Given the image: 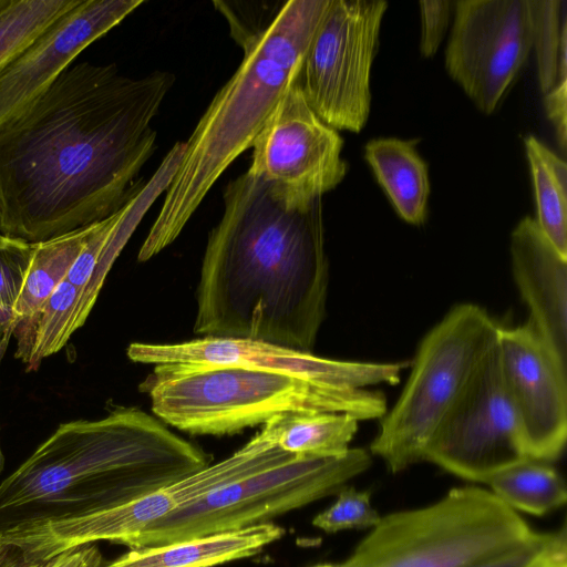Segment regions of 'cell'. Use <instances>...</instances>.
<instances>
[{"mask_svg": "<svg viewBox=\"0 0 567 567\" xmlns=\"http://www.w3.org/2000/svg\"><path fill=\"white\" fill-rule=\"evenodd\" d=\"M496 340L424 456L458 477L484 484L495 473L527 458Z\"/></svg>", "mask_w": 567, "mask_h": 567, "instance_id": "7c38bea8", "label": "cell"}, {"mask_svg": "<svg viewBox=\"0 0 567 567\" xmlns=\"http://www.w3.org/2000/svg\"><path fill=\"white\" fill-rule=\"evenodd\" d=\"M33 244L4 237L0 241V305L12 312L30 264Z\"/></svg>", "mask_w": 567, "mask_h": 567, "instance_id": "83f0119b", "label": "cell"}, {"mask_svg": "<svg viewBox=\"0 0 567 567\" xmlns=\"http://www.w3.org/2000/svg\"><path fill=\"white\" fill-rule=\"evenodd\" d=\"M485 484L511 508L534 515H544L567 498L560 474L545 462L530 458L495 473Z\"/></svg>", "mask_w": 567, "mask_h": 567, "instance_id": "cb8c5ba5", "label": "cell"}, {"mask_svg": "<svg viewBox=\"0 0 567 567\" xmlns=\"http://www.w3.org/2000/svg\"><path fill=\"white\" fill-rule=\"evenodd\" d=\"M454 2L443 1H420L422 18L421 53L431 56L437 51L452 13Z\"/></svg>", "mask_w": 567, "mask_h": 567, "instance_id": "f546056e", "label": "cell"}, {"mask_svg": "<svg viewBox=\"0 0 567 567\" xmlns=\"http://www.w3.org/2000/svg\"><path fill=\"white\" fill-rule=\"evenodd\" d=\"M545 109L553 123L561 152H566L567 143V78L559 80L556 85L545 94Z\"/></svg>", "mask_w": 567, "mask_h": 567, "instance_id": "4dcf8cb0", "label": "cell"}, {"mask_svg": "<svg viewBox=\"0 0 567 567\" xmlns=\"http://www.w3.org/2000/svg\"><path fill=\"white\" fill-rule=\"evenodd\" d=\"M533 16V47L538 79L546 94L567 78V14L565 0H529Z\"/></svg>", "mask_w": 567, "mask_h": 567, "instance_id": "d4e9b609", "label": "cell"}, {"mask_svg": "<svg viewBox=\"0 0 567 567\" xmlns=\"http://www.w3.org/2000/svg\"><path fill=\"white\" fill-rule=\"evenodd\" d=\"M371 465L363 449L328 457H297L206 494L126 539L128 548L159 546L270 523L292 509L337 494Z\"/></svg>", "mask_w": 567, "mask_h": 567, "instance_id": "ba28073f", "label": "cell"}, {"mask_svg": "<svg viewBox=\"0 0 567 567\" xmlns=\"http://www.w3.org/2000/svg\"><path fill=\"white\" fill-rule=\"evenodd\" d=\"M512 270L538 334L566 363L567 257L540 230L535 218L524 217L511 235Z\"/></svg>", "mask_w": 567, "mask_h": 567, "instance_id": "e0dca14e", "label": "cell"}, {"mask_svg": "<svg viewBox=\"0 0 567 567\" xmlns=\"http://www.w3.org/2000/svg\"><path fill=\"white\" fill-rule=\"evenodd\" d=\"M91 226L33 244L30 264L12 308L10 333L18 322L31 316L66 279L86 243Z\"/></svg>", "mask_w": 567, "mask_h": 567, "instance_id": "7402d4cb", "label": "cell"}, {"mask_svg": "<svg viewBox=\"0 0 567 567\" xmlns=\"http://www.w3.org/2000/svg\"><path fill=\"white\" fill-rule=\"evenodd\" d=\"M276 445L297 457L346 453L359 420L346 413H287L267 421Z\"/></svg>", "mask_w": 567, "mask_h": 567, "instance_id": "44dd1931", "label": "cell"}, {"mask_svg": "<svg viewBox=\"0 0 567 567\" xmlns=\"http://www.w3.org/2000/svg\"><path fill=\"white\" fill-rule=\"evenodd\" d=\"M388 3L330 0L298 74L312 111L334 130L359 132L370 113V72Z\"/></svg>", "mask_w": 567, "mask_h": 567, "instance_id": "30bf717a", "label": "cell"}, {"mask_svg": "<svg viewBox=\"0 0 567 567\" xmlns=\"http://www.w3.org/2000/svg\"><path fill=\"white\" fill-rule=\"evenodd\" d=\"M416 144L414 140L374 138L367 143L364 157L400 217L421 225L426 218L430 183Z\"/></svg>", "mask_w": 567, "mask_h": 567, "instance_id": "ffe728a7", "label": "cell"}, {"mask_svg": "<svg viewBox=\"0 0 567 567\" xmlns=\"http://www.w3.org/2000/svg\"><path fill=\"white\" fill-rule=\"evenodd\" d=\"M4 238V236H2V234L0 233V241Z\"/></svg>", "mask_w": 567, "mask_h": 567, "instance_id": "8d00e7d4", "label": "cell"}, {"mask_svg": "<svg viewBox=\"0 0 567 567\" xmlns=\"http://www.w3.org/2000/svg\"><path fill=\"white\" fill-rule=\"evenodd\" d=\"M330 0L280 1L257 30L235 39L244 58L215 94L189 138L143 241L138 261L168 247L215 182L251 147L271 112L298 76L306 51Z\"/></svg>", "mask_w": 567, "mask_h": 567, "instance_id": "277c9868", "label": "cell"}, {"mask_svg": "<svg viewBox=\"0 0 567 567\" xmlns=\"http://www.w3.org/2000/svg\"><path fill=\"white\" fill-rule=\"evenodd\" d=\"M212 460L134 406L61 423L0 483V535L121 506L203 470Z\"/></svg>", "mask_w": 567, "mask_h": 567, "instance_id": "3957f363", "label": "cell"}, {"mask_svg": "<svg viewBox=\"0 0 567 567\" xmlns=\"http://www.w3.org/2000/svg\"><path fill=\"white\" fill-rule=\"evenodd\" d=\"M538 224L551 245L567 257V165L533 135L525 138Z\"/></svg>", "mask_w": 567, "mask_h": 567, "instance_id": "603a6c76", "label": "cell"}, {"mask_svg": "<svg viewBox=\"0 0 567 567\" xmlns=\"http://www.w3.org/2000/svg\"><path fill=\"white\" fill-rule=\"evenodd\" d=\"M143 0H78L0 69V124L43 92Z\"/></svg>", "mask_w": 567, "mask_h": 567, "instance_id": "2e32d148", "label": "cell"}, {"mask_svg": "<svg viewBox=\"0 0 567 567\" xmlns=\"http://www.w3.org/2000/svg\"><path fill=\"white\" fill-rule=\"evenodd\" d=\"M533 533L494 493L457 487L429 506L381 517L341 567H471Z\"/></svg>", "mask_w": 567, "mask_h": 567, "instance_id": "8992f818", "label": "cell"}, {"mask_svg": "<svg viewBox=\"0 0 567 567\" xmlns=\"http://www.w3.org/2000/svg\"><path fill=\"white\" fill-rule=\"evenodd\" d=\"M48 563L28 561L17 547L0 543V567H47Z\"/></svg>", "mask_w": 567, "mask_h": 567, "instance_id": "d6a6232c", "label": "cell"}, {"mask_svg": "<svg viewBox=\"0 0 567 567\" xmlns=\"http://www.w3.org/2000/svg\"><path fill=\"white\" fill-rule=\"evenodd\" d=\"M336 502L319 513L313 519V526L336 533L352 528L374 527L381 516L370 503V492H360L344 485L337 494Z\"/></svg>", "mask_w": 567, "mask_h": 567, "instance_id": "4316f807", "label": "cell"}, {"mask_svg": "<svg viewBox=\"0 0 567 567\" xmlns=\"http://www.w3.org/2000/svg\"><path fill=\"white\" fill-rule=\"evenodd\" d=\"M295 458L276 445L265 423L230 456L175 483L95 514L12 528L0 535V543L17 547L31 563H45L64 551L101 540L122 545L214 489Z\"/></svg>", "mask_w": 567, "mask_h": 567, "instance_id": "9c48e42d", "label": "cell"}, {"mask_svg": "<svg viewBox=\"0 0 567 567\" xmlns=\"http://www.w3.org/2000/svg\"><path fill=\"white\" fill-rule=\"evenodd\" d=\"M223 197L203 257L194 332L311 352L329 284L321 199L288 208L248 172Z\"/></svg>", "mask_w": 567, "mask_h": 567, "instance_id": "7a4b0ae2", "label": "cell"}, {"mask_svg": "<svg viewBox=\"0 0 567 567\" xmlns=\"http://www.w3.org/2000/svg\"><path fill=\"white\" fill-rule=\"evenodd\" d=\"M285 533L284 527L266 523L159 546L130 548L104 567H214L255 556Z\"/></svg>", "mask_w": 567, "mask_h": 567, "instance_id": "ac0fdd59", "label": "cell"}, {"mask_svg": "<svg viewBox=\"0 0 567 567\" xmlns=\"http://www.w3.org/2000/svg\"><path fill=\"white\" fill-rule=\"evenodd\" d=\"M81 62L0 124V233L38 244L118 212L156 148L152 121L173 86Z\"/></svg>", "mask_w": 567, "mask_h": 567, "instance_id": "6da1fadb", "label": "cell"}, {"mask_svg": "<svg viewBox=\"0 0 567 567\" xmlns=\"http://www.w3.org/2000/svg\"><path fill=\"white\" fill-rule=\"evenodd\" d=\"M535 567H567L566 543L558 546L542 559Z\"/></svg>", "mask_w": 567, "mask_h": 567, "instance_id": "836d02e7", "label": "cell"}, {"mask_svg": "<svg viewBox=\"0 0 567 567\" xmlns=\"http://www.w3.org/2000/svg\"><path fill=\"white\" fill-rule=\"evenodd\" d=\"M155 417L193 435H230L287 413H386L383 393L238 367L158 364L140 383Z\"/></svg>", "mask_w": 567, "mask_h": 567, "instance_id": "5b68a950", "label": "cell"}, {"mask_svg": "<svg viewBox=\"0 0 567 567\" xmlns=\"http://www.w3.org/2000/svg\"><path fill=\"white\" fill-rule=\"evenodd\" d=\"M78 0H0V69Z\"/></svg>", "mask_w": 567, "mask_h": 567, "instance_id": "484cf974", "label": "cell"}, {"mask_svg": "<svg viewBox=\"0 0 567 567\" xmlns=\"http://www.w3.org/2000/svg\"><path fill=\"white\" fill-rule=\"evenodd\" d=\"M11 317H12L11 310H9L0 305V334L2 332L10 333Z\"/></svg>", "mask_w": 567, "mask_h": 567, "instance_id": "e575fe53", "label": "cell"}, {"mask_svg": "<svg viewBox=\"0 0 567 567\" xmlns=\"http://www.w3.org/2000/svg\"><path fill=\"white\" fill-rule=\"evenodd\" d=\"M499 326L480 306L453 307L421 340L409 379L370 445L392 473L424 461L437 430L454 408Z\"/></svg>", "mask_w": 567, "mask_h": 567, "instance_id": "52a82bcc", "label": "cell"}, {"mask_svg": "<svg viewBox=\"0 0 567 567\" xmlns=\"http://www.w3.org/2000/svg\"><path fill=\"white\" fill-rule=\"evenodd\" d=\"M312 567H341V565H334V564H320Z\"/></svg>", "mask_w": 567, "mask_h": 567, "instance_id": "d590c367", "label": "cell"}, {"mask_svg": "<svg viewBox=\"0 0 567 567\" xmlns=\"http://www.w3.org/2000/svg\"><path fill=\"white\" fill-rule=\"evenodd\" d=\"M566 543L565 528L557 533H533L525 542L471 567H535Z\"/></svg>", "mask_w": 567, "mask_h": 567, "instance_id": "f1b7e54d", "label": "cell"}, {"mask_svg": "<svg viewBox=\"0 0 567 567\" xmlns=\"http://www.w3.org/2000/svg\"><path fill=\"white\" fill-rule=\"evenodd\" d=\"M97 296L91 286L76 287L64 280L31 316L14 326V357L27 371L38 370L44 359L66 344L87 319Z\"/></svg>", "mask_w": 567, "mask_h": 567, "instance_id": "d6986e66", "label": "cell"}, {"mask_svg": "<svg viewBox=\"0 0 567 567\" xmlns=\"http://www.w3.org/2000/svg\"><path fill=\"white\" fill-rule=\"evenodd\" d=\"M102 553L95 544L64 551L49 560L47 567H104Z\"/></svg>", "mask_w": 567, "mask_h": 567, "instance_id": "1f68e13d", "label": "cell"}, {"mask_svg": "<svg viewBox=\"0 0 567 567\" xmlns=\"http://www.w3.org/2000/svg\"><path fill=\"white\" fill-rule=\"evenodd\" d=\"M126 354L131 361L143 364L238 367L341 389L396 384L406 365L333 360L275 343L229 337H203L179 343L133 342Z\"/></svg>", "mask_w": 567, "mask_h": 567, "instance_id": "5bb4252c", "label": "cell"}, {"mask_svg": "<svg viewBox=\"0 0 567 567\" xmlns=\"http://www.w3.org/2000/svg\"><path fill=\"white\" fill-rule=\"evenodd\" d=\"M445 51L449 74L485 114L503 99L533 48L529 0H460Z\"/></svg>", "mask_w": 567, "mask_h": 567, "instance_id": "4fadbf2b", "label": "cell"}, {"mask_svg": "<svg viewBox=\"0 0 567 567\" xmlns=\"http://www.w3.org/2000/svg\"><path fill=\"white\" fill-rule=\"evenodd\" d=\"M343 140L307 103L298 76L255 137L248 173L288 208H305L341 183Z\"/></svg>", "mask_w": 567, "mask_h": 567, "instance_id": "8fae6325", "label": "cell"}, {"mask_svg": "<svg viewBox=\"0 0 567 567\" xmlns=\"http://www.w3.org/2000/svg\"><path fill=\"white\" fill-rule=\"evenodd\" d=\"M502 374L527 458L560 456L567 437V371L528 321L497 332Z\"/></svg>", "mask_w": 567, "mask_h": 567, "instance_id": "9a60e30c", "label": "cell"}]
</instances>
